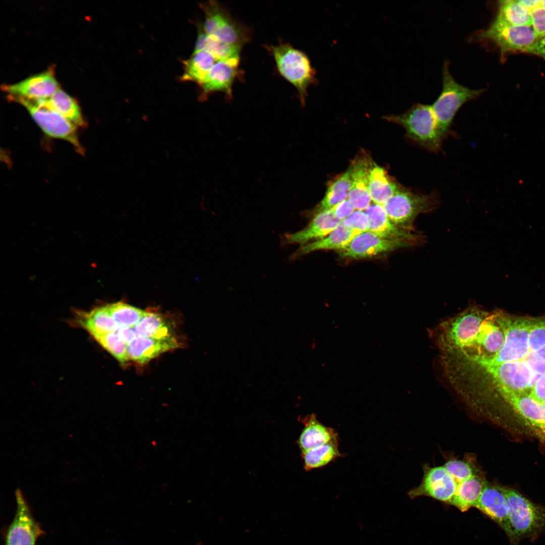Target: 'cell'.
<instances>
[{
	"instance_id": "cell-1",
	"label": "cell",
	"mask_w": 545,
	"mask_h": 545,
	"mask_svg": "<svg viewBox=\"0 0 545 545\" xmlns=\"http://www.w3.org/2000/svg\"><path fill=\"white\" fill-rule=\"evenodd\" d=\"M496 314L505 335V342L501 349L495 355L488 357H471L456 352L454 354L456 358L481 365L525 359L530 351L529 334L532 319L511 317L501 312H497Z\"/></svg>"
},
{
	"instance_id": "cell-2",
	"label": "cell",
	"mask_w": 545,
	"mask_h": 545,
	"mask_svg": "<svg viewBox=\"0 0 545 545\" xmlns=\"http://www.w3.org/2000/svg\"><path fill=\"white\" fill-rule=\"evenodd\" d=\"M266 47L274 57L279 73L296 88L301 104L304 106L308 88L318 83L316 71L312 67L308 56L287 43Z\"/></svg>"
},
{
	"instance_id": "cell-3",
	"label": "cell",
	"mask_w": 545,
	"mask_h": 545,
	"mask_svg": "<svg viewBox=\"0 0 545 545\" xmlns=\"http://www.w3.org/2000/svg\"><path fill=\"white\" fill-rule=\"evenodd\" d=\"M384 118L402 126L407 137L420 147L434 152L441 149L444 138L439 130L431 105L417 103L402 114Z\"/></svg>"
},
{
	"instance_id": "cell-4",
	"label": "cell",
	"mask_w": 545,
	"mask_h": 545,
	"mask_svg": "<svg viewBox=\"0 0 545 545\" xmlns=\"http://www.w3.org/2000/svg\"><path fill=\"white\" fill-rule=\"evenodd\" d=\"M488 313L479 307L472 306L444 321L439 327L437 337L440 351L467 349Z\"/></svg>"
},
{
	"instance_id": "cell-5",
	"label": "cell",
	"mask_w": 545,
	"mask_h": 545,
	"mask_svg": "<svg viewBox=\"0 0 545 545\" xmlns=\"http://www.w3.org/2000/svg\"><path fill=\"white\" fill-rule=\"evenodd\" d=\"M449 66V61H445L442 69V89L431 105L439 130L444 139L448 135L459 108L485 91L484 89H472L458 83L450 74Z\"/></svg>"
},
{
	"instance_id": "cell-6",
	"label": "cell",
	"mask_w": 545,
	"mask_h": 545,
	"mask_svg": "<svg viewBox=\"0 0 545 545\" xmlns=\"http://www.w3.org/2000/svg\"><path fill=\"white\" fill-rule=\"evenodd\" d=\"M506 495L509 518L518 543L524 538H534L545 526V508L532 503L517 491L502 487Z\"/></svg>"
},
{
	"instance_id": "cell-7",
	"label": "cell",
	"mask_w": 545,
	"mask_h": 545,
	"mask_svg": "<svg viewBox=\"0 0 545 545\" xmlns=\"http://www.w3.org/2000/svg\"><path fill=\"white\" fill-rule=\"evenodd\" d=\"M205 13L203 31L211 38L241 48L250 40V28L231 15L223 5L215 1L201 5Z\"/></svg>"
},
{
	"instance_id": "cell-8",
	"label": "cell",
	"mask_w": 545,
	"mask_h": 545,
	"mask_svg": "<svg viewBox=\"0 0 545 545\" xmlns=\"http://www.w3.org/2000/svg\"><path fill=\"white\" fill-rule=\"evenodd\" d=\"M438 202L435 193L419 194L401 187L383 206L394 225L409 232L415 218L420 213L431 210Z\"/></svg>"
},
{
	"instance_id": "cell-9",
	"label": "cell",
	"mask_w": 545,
	"mask_h": 545,
	"mask_svg": "<svg viewBox=\"0 0 545 545\" xmlns=\"http://www.w3.org/2000/svg\"><path fill=\"white\" fill-rule=\"evenodd\" d=\"M9 99L23 105L46 135L68 141L78 153H84L78 139L77 127L60 114L45 106L41 100L19 97Z\"/></svg>"
},
{
	"instance_id": "cell-10",
	"label": "cell",
	"mask_w": 545,
	"mask_h": 545,
	"mask_svg": "<svg viewBox=\"0 0 545 545\" xmlns=\"http://www.w3.org/2000/svg\"><path fill=\"white\" fill-rule=\"evenodd\" d=\"M477 36L479 40L495 44L502 59L510 52H524L538 39L531 25H511L496 17L487 28L478 32Z\"/></svg>"
},
{
	"instance_id": "cell-11",
	"label": "cell",
	"mask_w": 545,
	"mask_h": 545,
	"mask_svg": "<svg viewBox=\"0 0 545 545\" xmlns=\"http://www.w3.org/2000/svg\"><path fill=\"white\" fill-rule=\"evenodd\" d=\"M459 483L443 465H425L421 482L408 494L411 499L425 496L450 505Z\"/></svg>"
},
{
	"instance_id": "cell-12",
	"label": "cell",
	"mask_w": 545,
	"mask_h": 545,
	"mask_svg": "<svg viewBox=\"0 0 545 545\" xmlns=\"http://www.w3.org/2000/svg\"><path fill=\"white\" fill-rule=\"evenodd\" d=\"M15 497L16 512L7 532L5 545H35L44 532L33 518L20 489L16 490Z\"/></svg>"
},
{
	"instance_id": "cell-13",
	"label": "cell",
	"mask_w": 545,
	"mask_h": 545,
	"mask_svg": "<svg viewBox=\"0 0 545 545\" xmlns=\"http://www.w3.org/2000/svg\"><path fill=\"white\" fill-rule=\"evenodd\" d=\"M59 88L51 67L16 83L4 85L2 89L8 93V98L19 97L42 100L49 98Z\"/></svg>"
},
{
	"instance_id": "cell-14",
	"label": "cell",
	"mask_w": 545,
	"mask_h": 545,
	"mask_svg": "<svg viewBox=\"0 0 545 545\" xmlns=\"http://www.w3.org/2000/svg\"><path fill=\"white\" fill-rule=\"evenodd\" d=\"M475 508L499 525L512 545H518L511 527L507 500L502 486L487 482Z\"/></svg>"
},
{
	"instance_id": "cell-15",
	"label": "cell",
	"mask_w": 545,
	"mask_h": 545,
	"mask_svg": "<svg viewBox=\"0 0 545 545\" xmlns=\"http://www.w3.org/2000/svg\"><path fill=\"white\" fill-rule=\"evenodd\" d=\"M505 340V332L497 319L496 312L488 313L471 345L462 351H452L471 357H490L501 349Z\"/></svg>"
},
{
	"instance_id": "cell-16",
	"label": "cell",
	"mask_w": 545,
	"mask_h": 545,
	"mask_svg": "<svg viewBox=\"0 0 545 545\" xmlns=\"http://www.w3.org/2000/svg\"><path fill=\"white\" fill-rule=\"evenodd\" d=\"M407 245V243L381 237L367 231L353 238L348 246L339 251L341 257L347 259L371 257Z\"/></svg>"
},
{
	"instance_id": "cell-17",
	"label": "cell",
	"mask_w": 545,
	"mask_h": 545,
	"mask_svg": "<svg viewBox=\"0 0 545 545\" xmlns=\"http://www.w3.org/2000/svg\"><path fill=\"white\" fill-rule=\"evenodd\" d=\"M239 62L240 57L217 61L200 85L202 99L215 91L224 93L230 99L232 97L233 83L239 74Z\"/></svg>"
},
{
	"instance_id": "cell-18",
	"label": "cell",
	"mask_w": 545,
	"mask_h": 545,
	"mask_svg": "<svg viewBox=\"0 0 545 545\" xmlns=\"http://www.w3.org/2000/svg\"><path fill=\"white\" fill-rule=\"evenodd\" d=\"M374 162L367 153H362L355 158L349 168L352 183L347 199L355 210L364 211L371 204L368 176Z\"/></svg>"
},
{
	"instance_id": "cell-19",
	"label": "cell",
	"mask_w": 545,
	"mask_h": 545,
	"mask_svg": "<svg viewBox=\"0 0 545 545\" xmlns=\"http://www.w3.org/2000/svg\"><path fill=\"white\" fill-rule=\"evenodd\" d=\"M340 223L341 221L335 217L331 209L315 213L305 228L293 233L285 234L282 242L283 245H305L311 240H318L326 237Z\"/></svg>"
},
{
	"instance_id": "cell-20",
	"label": "cell",
	"mask_w": 545,
	"mask_h": 545,
	"mask_svg": "<svg viewBox=\"0 0 545 545\" xmlns=\"http://www.w3.org/2000/svg\"><path fill=\"white\" fill-rule=\"evenodd\" d=\"M500 395L532 426L545 433V404L533 400L528 393L496 389Z\"/></svg>"
},
{
	"instance_id": "cell-21",
	"label": "cell",
	"mask_w": 545,
	"mask_h": 545,
	"mask_svg": "<svg viewBox=\"0 0 545 545\" xmlns=\"http://www.w3.org/2000/svg\"><path fill=\"white\" fill-rule=\"evenodd\" d=\"M179 346V343L175 337L161 339L137 337L127 345V352L129 359L140 364H145Z\"/></svg>"
},
{
	"instance_id": "cell-22",
	"label": "cell",
	"mask_w": 545,
	"mask_h": 545,
	"mask_svg": "<svg viewBox=\"0 0 545 545\" xmlns=\"http://www.w3.org/2000/svg\"><path fill=\"white\" fill-rule=\"evenodd\" d=\"M364 211L368 218L369 232L384 238L406 243L413 239L409 232L398 227L391 221L383 205L373 203Z\"/></svg>"
},
{
	"instance_id": "cell-23",
	"label": "cell",
	"mask_w": 545,
	"mask_h": 545,
	"mask_svg": "<svg viewBox=\"0 0 545 545\" xmlns=\"http://www.w3.org/2000/svg\"><path fill=\"white\" fill-rule=\"evenodd\" d=\"M304 427L298 440L302 453L338 439L335 431L320 422L314 414L302 419Z\"/></svg>"
},
{
	"instance_id": "cell-24",
	"label": "cell",
	"mask_w": 545,
	"mask_h": 545,
	"mask_svg": "<svg viewBox=\"0 0 545 545\" xmlns=\"http://www.w3.org/2000/svg\"><path fill=\"white\" fill-rule=\"evenodd\" d=\"M355 236V233L352 230L341 222L339 225L326 237L302 245L293 254L292 258L295 259L317 250H342L348 246Z\"/></svg>"
},
{
	"instance_id": "cell-25",
	"label": "cell",
	"mask_w": 545,
	"mask_h": 545,
	"mask_svg": "<svg viewBox=\"0 0 545 545\" xmlns=\"http://www.w3.org/2000/svg\"><path fill=\"white\" fill-rule=\"evenodd\" d=\"M401 187L386 171L374 162L368 176V188L371 201L383 205Z\"/></svg>"
},
{
	"instance_id": "cell-26",
	"label": "cell",
	"mask_w": 545,
	"mask_h": 545,
	"mask_svg": "<svg viewBox=\"0 0 545 545\" xmlns=\"http://www.w3.org/2000/svg\"><path fill=\"white\" fill-rule=\"evenodd\" d=\"M41 100L45 106L60 114L77 128L85 125L77 100L62 89L59 88L49 98Z\"/></svg>"
},
{
	"instance_id": "cell-27",
	"label": "cell",
	"mask_w": 545,
	"mask_h": 545,
	"mask_svg": "<svg viewBox=\"0 0 545 545\" xmlns=\"http://www.w3.org/2000/svg\"><path fill=\"white\" fill-rule=\"evenodd\" d=\"M78 315V323L93 337L116 332L119 327L110 314L107 305L96 307Z\"/></svg>"
},
{
	"instance_id": "cell-28",
	"label": "cell",
	"mask_w": 545,
	"mask_h": 545,
	"mask_svg": "<svg viewBox=\"0 0 545 545\" xmlns=\"http://www.w3.org/2000/svg\"><path fill=\"white\" fill-rule=\"evenodd\" d=\"M487 482L483 474L461 482L450 505L463 512L475 507Z\"/></svg>"
},
{
	"instance_id": "cell-29",
	"label": "cell",
	"mask_w": 545,
	"mask_h": 545,
	"mask_svg": "<svg viewBox=\"0 0 545 545\" xmlns=\"http://www.w3.org/2000/svg\"><path fill=\"white\" fill-rule=\"evenodd\" d=\"M133 329L137 337L161 339L174 337L172 323L161 314L154 312L146 311Z\"/></svg>"
},
{
	"instance_id": "cell-30",
	"label": "cell",
	"mask_w": 545,
	"mask_h": 545,
	"mask_svg": "<svg viewBox=\"0 0 545 545\" xmlns=\"http://www.w3.org/2000/svg\"><path fill=\"white\" fill-rule=\"evenodd\" d=\"M352 178L349 169L328 184L326 193L316 207L314 213L330 209L342 201L348 199L351 186Z\"/></svg>"
},
{
	"instance_id": "cell-31",
	"label": "cell",
	"mask_w": 545,
	"mask_h": 545,
	"mask_svg": "<svg viewBox=\"0 0 545 545\" xmlns=\"http://www.w3.org/2000/svg\"><path fill=\"white\" fill-rule=\"evenodd\" d=\"M218 61L206 51H194L190 59L184 62L182 79L195 82L200 86L210 69Z\"/></svg>"
},
{
	"instance_id": "cell-32",
	"label": "cell",
	"mask_w": 545,
	"mask_h": 545,
	"mask_svg": "<svg viewBox=\"0 0 545 545\" xmlns=\"http://www.w3.org/2000/svg\"><path fill=\"white\" fill-rule=\"evenodd\" d=\"M302 456L306 471L323 467L341 456L338 439L302 453Z\"/></svg>"
},
{
	"instance_id": "cell-33",
	"label": "cell",
	"mask_w": 545,
	"mask_h": 545,
	"mask_svg": "<svg viewBox=\"0 0 545 545\" xmlns=\"http://www.w3.org/2000/svg\"><path fill=\"white\" fill-rule=\"evenodd\" d=\"M496 17L511 25H531L530 10L521 0L500 1Z\"/></svg>"
},
{
	"instance_id": "cell-34",
	"label": "cell",
	"mask_w": 545,
	"mask_h": 545,
	"mask_svg": "<svg viewBox=\"0 0 545 545\" xmlns=\"http://www.w3.org/2000/svg\"><path fill=\"white\" fill-rule=\"evenodd\" d=\"M241 48L215 40L207 35L202 29L196 41L194 52L205 50L219 61L240 57Z\"/></svg>"
},
{
	"instance_id": "cell-35",
	"label": "cell",
	"mask_w": 545,
	"mask_h": 545,
	"mask_svg": "<svg viewBox=\"0 0 545 545\" xmlns=\"http://www.w3.org/2000/svg\"><path fill=\"white\" fill-rule=\"evenodd\" d=\"M443 466L459 483L469 478L483 474L476 463L475 459L469 455L462 459L448 460Z\"/></svg>"
},
{
	"instance_id": "cell-36",
	"label": "cell",
	"mask_w": 545,
	"mask_h": 545,
	"mask_svg": "<svg viewBox=\"0 0 545 545\" xmlns=\"http://www.w3.org/2000/svg\"><path fill=\"white\" fill-rule=\"evenodd\" d=\"M107 307L119 326L133 328L146 313V311L122 302L108 304Z\"/></svg>"
},
{
	"instance_id": "cell-37",
	"label": "cell",
	"mask_w": 545,
	"mask_h": 545,
	"mask_svg": "<svg viewBox=\"0 0 545 545\" xmlns=\"http://www.w3.org/2000/svg\"><path fill=\"white\" fill-rule=\"evenodd\" d=\"M93 338L122 364H126L129 359L127 345L116 332L107 333Z\"/></svg>"
},
{
	"instance_id": "cell-38",
	"label": "cell",
	"mask_w": 545,
	"mask_h": 545,
	"mask_svg": "<svg viewBox=\"0 0 545 545\" xmlns=\"http://www.w3.org/2000/svg\"><path fill=\"white\" fill-rule=\"evenodd\" d=\"M529 346L531 352H536L545 346V317L532 319Z\"/></svg>"
},
{
	"instance_id": "cell-39",
	"label": "cell",
	"mask_w": 545,
	"mask_h": 545,
	"mask_svg": "<svg viewBox=\"0 0 545 545\" xmlns=\"http://www.w3.org/2000/svg\"><path fill=\"white\" fill-rule=\"evenodd\" d=\"M341 222L356 235L368 231V218L364 211L355 210Z\"/></svg>"
},
{
	"instance_id": "cell-40",
	"label": "cell",
	"mask_w": 545,
	"mask_h": 545,
	"mask_svg": "<svg viewBox=\"0 0 545 545\" xmlns=\"http://www.w3.org/2000/svg\"><path fill=\"white\" fill-rule=\"evenodd\" d=\"M531 26L538 38L545 35V9L541 4L530 10Z\"/></svg>"
},
{
	"instance_id": "cell-41",
	"label": "cell",
	"mask_w": 545,
	"mask_h": 545,
	"mask_svg": "<svg viewBox=\"0 0 545 545\" xmlns=\"http://www.w3.org/2000/svg\"><path fill=\"white\" fill-rule=\"evenodd\" d=\"M535 401L545 404V374L542 375L534 384L529 393Z\"/></svg>"
},
{
	"instance_id": "cell-42",
	"label": "cell",
	"mask_w": 545,
	"mask_h": 545,
	"mask_svg": "<svg viewBox=\"0 0 545 545\" xmlns=\"http://www.w3.org/2000/svg\"><path fill=\"white\" fill-rule=\"evenodd\" d=\"M524 361L532 373L541 375L545 374V360L537 356L534 352L530 351L525 358Z\"/></svg>"
},
{
	"instance_id": "cell-43",
	"label": "cell",
	"mask_w": 545,
	"mask_h": 545,
	"mask_svg": "<svg viewBox=\"0 0 545 545\" xmlns=\"http://www.w3.org/2000/svg\"><path fill=\"white\" fill-rule=\"evenodd\" d=\"M331 209L335 217L341 222L355 210L347 199L337 204Z\"/></svg>"
},
{
	"instance_id": "cell-44",
	"label": "cell",
	"mask_w": 545,
	"mask_h": 545,
	"mask_svg": "<svg viewBox=\"0 0 545 545\" xmlns=\"http://www.w3.org/2000/svg\"><path fill=\"white\" fill-rule=\"evenodd\" d=\"M524 53L534 54L545 60V35L539 38Z\"/></svg>"
},
{
	"instance_id": "cell-45",
	"label": "cell",
	"mask_w": 545,
	"mask_h": 545,
	"mask_svg": "<svg viewBox=\"0 0 545 545\" xmlns=\"http://www.w3.org/2000/svg\"><path fill=\"white\" fill-rule=\"evenodd\" d=\"M116 332L127 345L131 343L137 337L133 328L121 326Z\"/></svg>"
},
{
	"instance_id": "cell-46",
	"label": "cell",
	"mask_w": 545,
	"mask_h": 545,
	"mask_svg": "<svg viewBox=\"0 0 545 545\" xmlns=\"http://www.w3.org/2000/svg\"><path fill=\"white\" fill-rule=\"evenodd\" d=\"M534 352L537 356L545 360V346L539 350Z\"/></svg>"
},
{
	"instance_id": "cell-47",
	"label": "cell",
	"mask_w": 545,
	"mask_h": 545,
	"mask_svg": "<svg viewBox=\"0 0 545 545\" xmlns=\"http://www.w3.org/2000/svg\"><path fill=\"white\" fill-rule=\"evenodd\" d=\"M541 4L542 6L545 9V1H541Z\"/></svg>"
}]
</instances>
